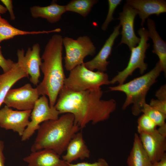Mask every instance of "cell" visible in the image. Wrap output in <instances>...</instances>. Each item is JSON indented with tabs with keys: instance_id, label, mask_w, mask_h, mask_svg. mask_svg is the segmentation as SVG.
I'll use <instances>...</instances> for the list:
<instances>
[{
	"instance_id": "cell-9",
	"label": "cell",
	"mask_w": 166,
	"mask_h": 166,
	"mask_svg": "<svg viewBox=\"0 0 166 166\" xmlns=\"http://www.w3.org/2000/svg\"><path fill=\"white\" fill-rule=\"evenodd\" d=\"M39 96L37 88L27 83L20 88L10 89L3 103L18 110H32Z\"/></svg>"
},
{
	"instance_id": "cell-26",
	"label": "cell",
	"mask_w": 166,
	"mask_h": 166,
	"mask_svg": "<svg viewBox=\"0 0 166 166\" xmlns=\"http://www.w3.org/2000/svg\"><path fill=\"white\" fill-rule=\"evenodd\" d=\"M121 0H108L109 9L107 15L106 19L103 24L101 28L104 31H106L107 29L109 23L113 20V14L116 8L119 5H120Z\"/></svg>"
},
{
	"instance_id": "cell-24",
	"label": "cell",
	"mask_w": 166,
	"mask_h": 166,
	"mask_svg": "<svg viewBox=\"0 0 166 166\" xmlns=\"http://www.w3.org/2000/svg\"><path fill=\"white\" fill-rule=\"evenodd\" d=\"M142 113L148 117L156 126L160 127L166 124V115L151 107L149 104H144Z\"/></svg>"
},
{
	"instance_id": "cell-11",
	"label": "cell",
	"mask_w": 166,
	"mask_h": 166,
	"mask_svg": "<svg viewBox=\"0 0 166 166\" xmlns=\"http://www.w3.org/2000/svg\"><path fill=\"white\" fill-rule=\"evenodd\" d=\"M31 111L14 110L5 105L0 109V127L22 136L30 123Z\"/></svg>"
},
{
	"instance_id": "cell-23",
	"label": "cell",
	"mask_w": 166,
	"mask_h": 166,
	"mask_svg": "<svg viewBox=\"0 0 166 166\" xmlns=\"http://www.w3.org/2000/svg\"><path fill=\"white\" fill-rule=\"evenodd\" d=\"M97 0H72L65 6L66 11L76 13L83 17H86Z\"/></svg>"
},
{
	"instance_id": "cell-31",
	"label": "cell",
	"mask_w": 166,
	"mask_h": 166,
	"mask_svg": "<svg viewBox=\"0 0 166 166\" xmlns=\"http://www.w3.org/2000/svg\"><path fill=\"white\" fill-rule=\"evenodd\" d=\"M155 95L158 99L166 100V85L165 84L162 85L157 91Z\"/></svg>"
},
{
	"instance_id": "cell-7",
	"label": "cell",
	"mask_w": 166,
	"mask_h": 166,
	"mask_svg": "<svg viewBox=\"0 0 166 166\" xmlns=\"http://www.w3.org/2000/svg\"><path fill=\"white\" fill-rule=\"evenodd\" d=\"M62 42L65 50L64 66L68 71L82 64L85 57L93 56L96 52L95 46L87 36H80L76 40L65 37Z\"/></svg>"
},
{
	"instance_id": "cell-18",
	"label": "cell",
	"mask_w": 166,
	"mask_h": 166,
	"mask_svg": "<svg viewBox=\"0 0 166 166\" xmlns=\"http://www.w3.org/2000/svg\"><path fill=\"white\" fill-rule=\"evenodd\" d=\"M29 76L17 62L8 71L0 75V107L11 87L21 79Z\"/></svg>"
},
{
	"instance_id": "cell-30",
	"label": "cell",
	"mask_w": 166,
	"mask_h": 166,
	"mask_svg": "<svg viewBox=\"0 0 166 166\" xmlns=\"http://www.w3.org/2000/svg\"><path fill=\"white\" fill-rule=\"evenodd\" d=\"M1 2L4 5L5 7L10 14V19L14 20L15 17L13 10L12 1L11 0H1Z\"/></svg>"
},
{
	"instance_id": "cell-29",
	"label": "cell",
	"mask_w": 166,
	"mask_h": 166,
	"mask_svg": "<svg viewBox=\"0 0 166 166\" xmlns=\"http://www.w3.org/2000/svg\"><path fill=\"white\" fill-rule=\"evenodd\" d=\"M69 166H109L107 162L104 159L100 158L94 163L82 162L76 164L68 163Z\"/></svg>"
},
{
	"instance_id": "cell-27",
	"label": "cell",
	"mask_w": 166,
	"mask_h": 166,
	"mask_svg": "<svg viewBox=\"0 0 166 166\" xmlns=\"http://www.w3.org/2000/svg\"><path fill=\"white\" fill-rule=\"evenodd\" d=\"M149 105L166 115V100L152 99L150 100Z\"/></svg>"
},
{
	"instance_id": "cell-16",
	"label": "cell",
	"mask_w": 166,
	"mask_h": 166,
	"mask_svg": "<svg viewBox=\"0 0 166 166\" xmlns=\"http://www.w3.org/2000/svg\"><path fill=\"white\" fill-rule=\"evenodd\" d=\"M60 156L52 150L45 149L31 152L23 160L28 166H69Z\"/></svg>"
},
{
	"instance_id": "cell-21",
	"label": "cell",
	"mask_w": 166,
	"mask_h": 166,
	"mask_svg": "<svg viewBox=\"0 0 166 166\" xmlns=\"http://www.w3.org/2000/svg\"><path fill=\"white\" fill-rule=\"evenodd\" d=\"M127 163L128 166H151L152 164L137 133H135L132 147Z\"/></svg>"
},
{
	"instance_id": "cell-6",
	"label": "cell",
	"mask_w": 166,
	"mask_h": 166,
	"mask_svg": "<svg viewBox=\"0 0 166 166\" xmlns=\"http://www.w3.org/2000/svg\"><path fill=\"white\" fill-rule=\"evenodd\" d=\"M140 41L135 47L132 48L129 60L127 66L123 70L118 72L117 74L109 81V84L118 83L119 85L124 83L125 81L136 69H139L140 73L143 74L146 70L148 65L144 62L145 53L149 46L147 42L149 39L148 30L144 27L140 28L137 31Z\"/></svg>"
},
{
	"instance_id": "cell-1",
	"label": "cell",
	"mask_w": 166,
	"mask_h": 166,
	"mask_svg": "<svg viewBox=\"0 0 166 166\" xmlns=\"http://www.w3.org/2000/svg\"><path fill=\"white\" fill-rule=\"evenodd\" d=\"M103 94L101 88L75 91L64 86L54 107L60 114H72L75 124L82 129L89 123L95 124L108 120L116 110V101L102 99Z\"/></svg>"
},
{
	"instance_id": "cell-8",
	"label": "cell",
	"mask_w": 166,
	"mask_h": 166,
	"mask_svg": "<svg viewBox=\"0 0 166 166\" xmlns=\"http://www.w3.org/2000/svg\"><path fill=\"white\" fill-rule=\"evenodd\" d=\"M60 114L54 106H50L45 96L39 97L31 111V121L21 136V141L29 139L35 131L39 129L41 123L49 120H56L59 118Z\"/></svg>"
},
{
	"instance_id": "cell-14",
	"label": "cell",
	"mask_w": 166,
	"mask_h": 166,
	"mask_svg": "<svg viewBox=\"0 0 166 166\" xmlns=\"http://www.w3.org/2000/svg\"><path fill=\"white\" fill-rule=\"evenodd\" d=\"M121 27L119 24L115 26L113 31L97 54L92 60L84 63L86 68L92 71L97 69L104 72L107 70V66L109 63L107 59L111 54L115 40L120 34Z\"/></svg>"
},
{
	"instance_id": "cell-10",
	"label": "cell",
	"mask_w": 166,
	"mask_h": 166,
	"mask_svg": "<svg viewBox=\"0 0 166 166\" xmlns=\"http://www.w3.org/2000/svg\"><path fill=\"white\" fill-rule=\"evenodd\" d=\"M40 52V45L37 43L32 46V48L28 49L25 55L23 49H18L17 53V62L30 76V81L37 86L39 82L40 68L42 62Z\"/></svg>"
},
{
	"instance_id": "cell-3",
	"label": "cell",
	"mask_w": 166,
	"mask_h": 166,
	"mask_svg": "<svg viewBox=\"0 0 166 166\" xmlns=\"http://www.w3.org/2000/svg\"><path fill=\"white\" fill-rule=\"evenodd\" d=\"M81 129L74 122L73 115L66 113L40 125L31 151L52 150L59 156L66 151L70 141Z\"/></svg>"
},
{
	"instance_id": "cell-22",
	"label": "cell",
	"mask_w": 166,
	"mask_h": 166,
	"mask_svg": "<svg viewBox=\"0 0 166 166\" xmlns=\"http://www.w3.org/2000/svg\"><path fill=\"white\" fill-rule=\"evenodd\" d=\"M60 31L58 28L49 31H30L21 30L10 24L7 20L2 18L0 14V43L3 41L13 38L17 36L49 34L59 32Z\"/></svg>"
},
{
	"instance_id": "cell-19",
	"label": "cell",
	"mask_w": 166,
	"mask_h": 166,
	"mask_svg": "<svg viewBox=\"0 0 166 166\" xmlns=\"http://www.w3.org/2000/svg\"><path fill=\"white\" fill-rule=\"evenodd\" d=\"M30 11L33 18H44L51 23L58 22L62 15L66 12L65 6L59 5L54 0L49 6H32L30 8Z\"/></svg>"
},
{
	"instance_id": "cell-25",
	"label": "cell",
	"mask_w": 166,
	"mask_h": 166,
	"mask_svg": "<svg viewBox=\"0 0 166 166\" xmlns=\"http://www.w3.org/2000/svg\"><path fill=\"white\" fill-rule=\"evenodd\" d=\"M137 132L138 133L142 132H152L156 128L155 124L148 117L144 114L137 120Z\"/></svg>"
},
{
	"instance_id": "cell-20",
	"label": "cell",
	"mask_w": 166,
	"mask_h": 166,
	"mask_svg": "<svg viewBox=\"0 0 166 166\" xmlns=\"http://www.w3.org/2000/svg\"><path fill=\"white\" fill-rule=\"evenodd\" d=\"M147 25L149 37L152 40L153 43L152 52L158 57L159 61L162 71L165 75L166 73V43L160 36L156 30L155 22L150 18L147 20Z\"/></svg>"
},
{
	"instance_id": "cell-2",
	"label": "cell",
	"mask_w": 166,
	"mask_h": 166,
	"mask_svg": "<svg viewBox=\"0 0 166 166\" xmlns=\"http://www.w3.org/2000/svg\"><path fill=\"white\" fill-rule=\"evenodd\" d=\"M63 38L60 34H54L45 45L40 68L43 78L36 87L39 95L48 97L51 107L55 106L66 78L62 64Z\"/></svg>"
},
{
	"instance_id": "cell-15",
	"label": "cell",
	"mask_w": 166,
	"mask_h": 166,
	"mask_svg": "<svg viewBox=\"0 0 166 166\" xmlns=\"http://www.w3.org/2000/svg\"><path fill=\"white\" fill-rule=\"evenodd\" d=\"M126 3L137 10L143 26L146 19L151 15L157 16L166 12V2L164 0H127Z\"/></svg>"
},
{
	"instance_id": "cell-13",
	"label": "cell",
	"mask_w": 166,
	"mask_h": 166,
	"mask_svg": "<svg viewBox=\"0 0 166 166\" xmlns=\"http://www.w3.org/2000/svg\"><path fill=\"white\" fill-rule=\"evenodd\" d=\"M139 134L143 147L152 164L160 160L166 153V136L160 134L157 129L152 132Z\"/></svg>"
},
{
	"instance_id": "cell-12",
	"label": "cell",
	"mask_w": 166,
	"mask_h": 166,
	"mask_svg": "<svg viewBox=\"0 0 166 166\" xmlns=\"http://www.w3.org/2000/svg\"><path fill=\"white\" fill-rule=\"evenodd\" d=\"M123 10L119 13V24L122 26L121 34L122 37L119 45H127L130 50L136 46L139 43L140 38L135 34L134 30V21L138 12L127 4L124 6Z\"/></svg>"
},
{
	"instance_id": "cell-32",
	"label": "cell",
	"mask_w": 166,
	"mask_h": 166,
	"mask_svg": "<svg viewBox=\"0 0 166 166\" xmlns=\"http://www.w3.org/2000/svg\"><path fill=\"white\" fill-rule=\"evenodd\" d=\"M4 147V142L0 140V166H5V158L3 153Z\"/></svg>"
},
{
	"instance_id": "cell-34",
	"label": "cell",
	"mask_w": 166,
	"mask_h": 166,
	"mask_svg": "<svg viewBox=\"0 0 166 166\" xmlns=\"http://www.w3.org/2000/svg\"><path fill=\"white\" fill-rule=\"evenodd\" d=\"M157 129L160 134L166 136V124L160 126Z\"/></svg>"
},
{
	"instance_id": "cell-33",
	"label": "cell",
	"mask_w": 166,
	"mask_h": 166,
	"mask_svg": "<svg viewBox=\"0 0 166 166\" xmlns=\"http://www.w3.org/2000/svg\"><path fill=\"white\" fill-rule=\"evenodd\" d=\"M151 166H166V153L160 160L152 163Z\"/></svg>"
},
{
	"instance_id": "cell-35",
	"label": "cell",
	"mask_w": 166,
	"mask_h": 166,
	"mask_svg": "<svg viewBox=\"0 0 166 166\" xmlns=\"http://www.w3.org/2000/svg\"><path fill=\"white\" fill-rule=\"evenodd\" d=\"M7 10L5 6L0 4V14H3L7 12Z\"/></svg>"
},
{
	"instance_id": "cell-17",
	"label": "cell",
	"mask_w": 166,
	"mask_h": 166,
	"mask_svg": "<svg viewBox=\"0 0 166 166\" xmlns=\"http://www.w3.org/2000/svg\"><path fill=\"white\" fill-rule=\"evenodd\" d=\"M62 159L68 163H71L78 159L81 160L89 158L90 151L84 139L81 131L77 133L69 143Z\"/></svg>"
},
{
	"instance_id": "cell-5",
	"label": "cell",
	"mask_w": 166,
	"mask_h": 166,
	"mask_svg": "<svg viewBox=\"0 0 166 166\" xmlns=\"http://www.w3.org/2000/svg\"><path fill=\"white\" fill-rule=\"evenodd\" d=\"M84 63L70 71L65 79L64 86L73 91H81L97 89L102 85L109 84L107 73L91 70L85 66Z\"/></svg>"
},
{
	"instance_id": "cell-4",
	"label": "cell",
	"mask_w": 166,
	"mask_h": 166,
	"mask_svg": "<svg viewBox=\"0 0 166 166\" xmlns=\"http://www.w3.org/2000/svg\"><path fill=\"white\" fill-rule=\"evenodd\" d=\"M162 71L161 66L158 61L155 66L147 73L128 82L110 87L109 91L124 93L126 98L122 105V109L124 110L132 104V113L134 116H138L142 113L143 106L146 103V97L148 91L156 83Z\"/></svg>"
},
{
	"instance_id": "cell-28",
	"label": "cell",
	"mask_w": 166,
	"mask_h": 166,
	"mask_svg": "<svg viewBox=\"0 0 166 166\" xmlns=\"http://www.w3.org/2000/svg\"><path fill=\"white\" fill-rule=\"evenodd\" d=\"M0 47V67L2 69L3 72L5 73L9 71L13 67L14 62L10 59H6L2 54Z\"/></svg>"
}]
</instances>
